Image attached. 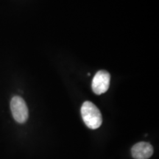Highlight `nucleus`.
Listing matches in <instances>:
<instances>
[{
    "instance_id": "1",
    "label": "nucleus",
    "mask_w": 159,
    "mask_h": 159,
    "mask_svg": "<svg viewBox=\"0 0 159 159\" xmlns=\"http://www.w3.org/2000/svg\"><path fill=\"white\" fill-rule=\"evenodd\" d=\"M81 115L84 123L89 128L95 130L101 126L102 117L99 108L89 101L83 102L81 107Z\"/></svg>"
},
{
    "instance_id": "2",
    "label": "nucleus",
    "mask_w": 159,
    "mask_h": 159,
    "mask_svg": "<svg viewBox=\"0 0 159 159\" xmlns=\"http://www.w3.org/2000/svg\"><path fill=\"white\" fill-rule=\"evenodd\" d=\"M11 110L13 119L18 123L23 124L28 119V108L25 101L21 97L15 96L12 98L11 101Z\"/></svg>"
},
{
    "instance_id": "3",
    "label": "nucleus",
    "mask_w": 159,
    "mask_h": 159,
    "mask_svg": "<svg viewBox=\"0 0 159 159\" xmlns=\"http://www.w3.org/2000/svg\"><path fill=\"white\" fill-rule=\"evenodd\" d=\"M111 75L107 71L100 70L97 71L93 78L91 88L94 94L100 95L108 90L110 85Z\"/></svg>"
},
{
    "instance_id": "4",
    "label": "nucleus",
    "mask_w": 159,
    "mask_h": 159,
    "mask_svg": "<svg viewBox=\"0 0 159 159\" xmlns=\"http://www.w3.org/2000/svg\"><path fill=\"white\" fill-rule=\"evenodd\" d=\"M152 154L153 148L148 142H139L131 148V155L135 159H148Z\"/></svg>"
}]
</instances>
